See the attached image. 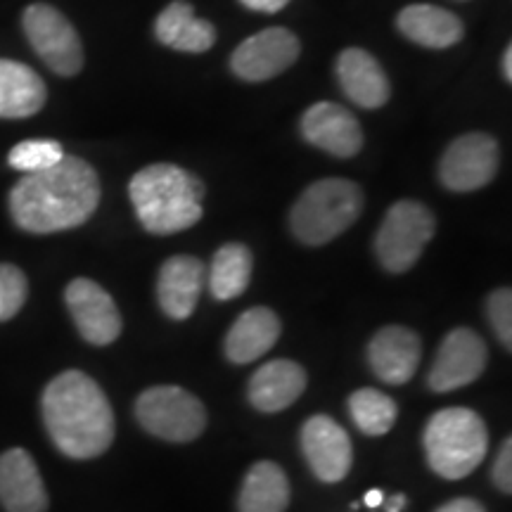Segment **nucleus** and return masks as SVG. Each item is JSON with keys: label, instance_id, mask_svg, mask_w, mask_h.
Segmentation results:
<instances>
[{"label": "nucleus", "instance_id": "4468645a", "mask_svg": "<svg viewBox=\"0 0 512 512\" xmlns=\"http://www.w3.org/2000/svg\"><path fill=\"white\" fill-rule=\"evenodd\" d=\"M302 136L332 157H356L363 147V128L347 107L337 102H316L302 117Z\"/></svg>", "mask_w": 512, "mask_h": 512}, {"label": "nucleus", "instance_id": "cd10ccee", "mask_svg": "<svg viewBox=\"0 0 512 512\" xmlns=\"http://www.w3.org/2000/svg\"><path fill=\"white\" fill-rule=\"evenodd\" d=\"M27 275L12 264H0V323L15 318L27 302Z\"/></svg>", "mask_w": 512, "mask_h": 512}, {"label": "nucleus", "instance_id": "9d476101", "mask_svg": "<svg viewBox=\"0 0 512 512\" xmlns=\"http://www.w3.org/2000/svg\"><path fill=\"white\" fill-rule=\"evenodd\" d=\"M486 368V344L484 339L470 328L451 330L441 342L434 356L427 384L432 392L446 394L467 387L484 373Z\"/></svg>", "mask_w": 512, "mask_h": 512}, {"label": "nucleus", "instance_id": "412c9836", "mask_svg": "<svg viewBox=\"0 0 512 512\" xmlns=\"http://www.w3.org/2000/svg\"><path fill=\"white\" fill-rule=\"evenodd\" d=\"M396 27L408 41L418 43L422 48L444 50L463 41L465 27L458 15L437 5H408L396 17Z\"/></svg>", "mask_w": 512, "mask_h": 512}, {"label": "nucleus", "instance_id": "f03ea898", "mask_svg": "<svg viewBox=\"0 0 512 512\" xmlns=\"http://www.w3.org/2000/svg\"><path fill=\"white\" fill-rule=\"evenodd\" d=\"M43 422L67 458H98L114 441V413L100 384L81 370L57 375L43 392Z\"/></svg>", "mask_w": 512, "mask_h": 512}, {"label": "nucleus", "instance_id": "b1692460", "mask_svg": "<svg viewBox=\"0 0 512 512\" xmlns=\"http://www.w3.org/2000/svg\"><path fill=\"white\" fill-rule=\"evenodd\" d=\"M290 505V482L285 470L271 460L249 467L238 496L240 512H285Z\"/></svg>", "mask_w": 512, "mask_h": 512}, {"label": "nucleus", "instance_id": "bb28decb", "mask_svg": "<svg viewBox=\"0 0 512 512\" xmlns=\"http://www.w3.org/2000/svg\"><path fill=\"white\" fill-rule=\"evenodd\" d=\"M62 157L64 150L57 140H24V143L12 147L8 164L22 174H36V171L55 166Z\"/></svg>", "mask_w": 512, "mask_h": 512}, {"label": "nucleus", "instance_id": "6e6552de", "mask_svg": "<svg viewBox=\"0 0 512 512\" xmlns=\"http://www.w3.org/2000/svg\"><path fill=\"white\" fill-rule=\"evenodd\" d=\"M22 27L36 55L60 76H74L83 67V46L67 17L53 5L34 3L24 10Z\"/></svg>", "mask_w": 512, "mask_h": 512}, {"label": "nucleus", "instance_id": "39448f33", "mask_svg": "<svg viewBox=\"0 0 512 512\" xmlns=\"http://www.w3.org/2000/svg\"><path fill=\"white\" fill-rule=\"evenodd\" d=\"M422 444L427 463L439 477L463 479L484 460L489 434L484 420L470 408H444L427 422Z\"/></svg>", "mask_w": 512, "mask_h": 512}, {"label": "nucleus", "instance_id": "2f4dec72", "mask_svg": "<svg viewBox=\"0 0 512 512\" xmlns=\"http://www.w3.org/2000/svg\"><path fill=\"white\" fill-rule=\"evenodd\" d=\"M242 5L254 12H264V15H275V12H280L285 8L290 0H240Z\"/></svg>", "mask_w": 512, "mask_h": 512}, {"label": "nucleus", "instance_id": "7ed1b4c3", "mask_svg": "<svg viewBox=\"0 0 512 512\" xmlns=\"http://www.w3.org/2000/svg\"><path fill=\"white\" fill-rule=\"evenodd\" d=\"M138 221L152 235H174L202 219L204 185L190 171L174 164L140 169L128 185Z\"/></svg>", "mask_w": 512, "mask_h": 512}, {"label": "nucleus", "instance_id": "aec40b11", "mask_svg": "<svg viewBox=\"0 0 512 512\" xmlns=\"http://www.w3.org/2000/svg\"><path fill=\"white\" fill-rule=\"evenodd\" d=\"M280 337V318L266 306H254L230 325L226 335V356L230 363H252L268 354Z\"/></svg>", "mask_w": 512, "mask_h": 512}, {"label": "nucleus", "instance_id": "a211bd4d", "mask_svg": "<svg viewBox=\"0 0 512 512\" xmlns=\"http://www.w3.org/2000/svg\"><path fill=\"white\" fill-rule=\"evenodd\" d=\"M337 81L344 95L363 110H377L392 95L380 62L361 48H347L337 57Z\"/></svg>", "mask_w": 512, "mask_h": 512}, {"label": "nucleus", "instance_id": "0eeeda50", "mask_svg": "<svg viewBox=\"0 0 512 512\" xmlns=\"http://www.w3.org/2000/svg\"><path fill=\"white\" fill-rule=\"evenodd\" d=\"M136 418L147 432L164 441L185 444L207 427V411L195 394L183 387H150L138 396Z\"/></svg>", "mask_w": 512, "mask_h": 512}, {"label": "nucleus", "instance_id": "4be33fe9", "mask_svg": "<svg viewBox=\"0 0 512 512\" xmlns=\"http://www.w3.org/2000/svg\"><path fill=\"white\" fill-rule=\"evenodd\" d=\"M155 34L159 43H164V46L192 55L207 53L216 41L214 24L197 17L192 5L185 3V0H174L169 8L159 12L155 22Z\"/></svg>", "mask_w": 512, "mask_h": 512}, {"label": "nucleus", "instance_id": "2eb2a0df", "mask_svg": "<svg viewBox=\"0 0 512 512\" xmlns=\"http://www.w3.org/2000/svg\"><path fill=\"white\" fill-rule=\"evenodd\" d=\"M0 505L5 512H46L48 494L36 460L24 448L0 456Z\"/></svg>", "mask_w": 512, "mask_h": 512}, {"label": "nucleus", "instance_id": "423d86ee", "mask_svg": "<svg viewBox=\"0 0 512 512\" xmlns=\"http://www.w3.org/2000/svg\"><path fill=\"white\" fill-rule=\"evenodd\" d=\"M432 211L415 200H401L384 216L375 235V254L389 273H406L434 238Z\"/></svg>", "mask_w": 512, "mask_h": 512}, {"label": "nucleus", "instance_id": "20e7f679", "mask_svg": "<svg viewBox=\"0 0 512 512\" xmlns=\"http://www.w3.org/2000/svg\"><path fill=\"white\" fill-rule=\"evenodd\" d=\"M363 211V190L347 178H325L309 185L294 202L290 226L294 238L309 247L328 245L354 226Z\"/></svg>", "mask_w": 512, "mask_h": 512}, {"label": "nucleus", "instance_id": "c85d7f7f", "mask_svg": "<svg viewBox=\"0 0 512 512\" xmlns=\"http://www.w3.org/2000/svg\"><path fill=\"white\" fill-rule=\"evenodd\" d=\"M486 313L505 349H512V292L508 287L494 290L486 299Z\"/></svg>", "mask_w": 512, "mask_h": 512}, {"label": "nucleus", "instance_id": "7c9ffc66", "mask_svg": "<svg viewBox=\"0 0 512 512\" xmlns=\"http://www.w3.org/2000/svg\"><path fill=\"white\" fill-rule=\"evenodd\" d=\"M437 512H486L484 505L475 498H453L446 505H441Z\"/></svg>", "mask_w": 512, "mask_h": 512}, {"label": "nucleus", "instance_id": "473e14b6", "mask_svg": "<svg viewBox=\"0 0 512 512\" xmlns=\"http://www.w3.org/2000/svg\"><path fill=\"white\" fill-rule=\"evenodd\" d=\"M403 505H406V496L396 494V496L389 498L387 503H384V508H387V512H401Z\"/></svg>", "mask_w": 512, "mask_h": 512}, {"label": "nucleus", "instance_id": "6ab92c4d", "mask_svg": "<svg viewBox=\"0 0 512 512\" xmlns=\"http://www.w3.org/2000/svg\"><path fill=\"white\" fill-rule=\"evenodd\" d=\"M306 370L287 358H275L261 366L249 380V401L261 413H280L290 408L306 389Z\"/></svg>", "mask_w": 512, "mask_h": 512}, {"label": "nucleus", "instance_id": "1a4fd4ad", "mask_svg": "<svg viewBox=\"0 0 512 512\" xmlns=\"http://www.w3.org/2000/svg\"><path fill=\"white\" fill-rule=\"evenodd\" d=\"M501 150L489 133H465L448 145L439 162V178L453 192H475L494 181Z\"/></svg>", "mask_w": 512, "mask_h": 512}, {"label": "nucleus", "instance_id": "c756f323", "mask_svg": "<svg viewBox=\"0 0 512 512\" xmlns=\"http://www.w3.org/2000/svg\"><path fill=\"white\" fill-rule=\"evenodd\" d=\"M510 460H512V439H505L501 451H498L496 463H494V482L503 494H510L512 491V472H510Z\"/></svg>", "mask_w": 512, "mask_h": 512}, {"label": "nucleus", "instance_id": "a878e982", "mask_svg": "<svg viewBox=\"0 0 512 512\" xmlns=\"http://www.w3.org/2000/svg\"><path fill=\"white\" fill-rule=\"evenodd\" d=\"M349 413L363 434L382 437V434H387L394 427L399 408H396L394 399H389L387 394L366 387L349 396Z\"/></svg>", "mask_w": 512, "mask_h": 512}, {"label": "nucleus", "instance_id": "f3484780", "mask_svg": "<svg viewBox=\"0 0 512 512\" xmlns=\"http://www.w3.org/2000/svg\"><path fill=\"white\" fill-rule=\"evenodd\" d=\"M204 285V264L195 256H171L159 268L157 299L162 311L174 320L192 316Z\"/></svg>", "mask_w": 512, "mask_h": 512}, {"label": "nucleus", "instance_id": "72a5a7b5", "mask_svg": "<svg viewBox=\"0 0 512 512\" xmlns=\"http://www.w3.org/2000/svg\"><path fill=\"white\" fill-rule=\"evenodd\" d=\"M503 76H505V81H512V48L508 46L505 48V53H503Z\"/></svg>", "mask_w": 512, "mask_h": 512}, {"label": "nucleus", "instance_id": "dca6fc26", "mask_svg": "<svg viewBox=\"0 0 512 512\" xmlns=\"http://www.w3.org/2000/svg\"><path fill=\"white\" fill-rule=\"evenodd\" d=\"M420 358V337L403 325H387L377 330L368 344L370 368L387 384H406L418 370Z\"/></svg>", "mask_w": 512, "mask_h": 512}, {"label": "nucleus", "instance_id": "f8f14e48", "mask_svg": "<svg viewBox=\"0 0 512 512\" xmlns=\"http://www.w3.org/2000/svg\"><path fill=\"white\" fill-rule=\"evenodd\" d=\"M64 302L72 313L76 330L95 347H107L121 335V316L117 304L105 287L95 280L76 278L64 290Z\"/></svg>", "mask_w": 512, "mask_h": 512}, {"label": "nucleus", "instance_id": "ddd939ff", "mask_svg": "<svg viewBox=\"0 0 512 512\" xmlns=\"http://www.w3.org/2000/svg\"><path fill=\"white\" fill-rule=\"evenodd\" d=\"M302 451L320 482L335 484L349 475L354 451L342 425L328 415H313L302 427Z\"/></svg>", "mask_w": 512, "mask_h": 512}, {"label": "nucleus", "instance_id": "f257e3e1", "mask_svg": "<svg viewBox=\"0 0 512 512\" xmlns=\"http://www.w3.org/2000/svg\"><path fill=\"white\" fill-rule=\"evenodd\" d=\"M100 204V178L88 162L64 155L50 169L24 174L10 192V214L27 233L79 228Z\"/></svg>", "mask_w": 512, "mask_h": 512}, {"label": "nucleus", "instance_id": "f704fd0d", "mask_svg": "<svg viewBox=\"0 0 512 512\" xmlns=\"http://www.w3.org/2000/svg\"><path fill=\"white\" fill-rule=\"evenodd\" d=\"M384 503V494L380 489H373V491H368L366 494V505H370V508H377V505H382Z\"/></svg>", "mask_w": 512, "mask_h": 512}, {"label": "nucleus", "instance_id": "5701e85b", "mask_svg": "<svg viewBox=\"0 0 512 512\" xmlns=\"http://www.w3.org/2000/svg\"><path fill=\"white\" fill-rule=\"evenodd\" d=\"M46 83L34 69L15 60H0V119H27L46 105Z\"/></svg>", "mask_w": 512, "mask_h": 512}, {"label": "nucleus", "instance_id": "9b49d317", "mask_svg": "<svg viewBox=\"0 0 512 512\" xmlns=\"http://www.w3.org/2000/svg\"><path fill=\"white\" fill-rule=\"evenodd\" d=\"M299 57V38L283 27L264 29L242 41L230 67L240 79L259 83L290 69Z\"/></svg>", "mask_w": 512, "mask_h": 512}, {"label": "nucleus", "instance_id": "393cba45", "mask_svg": "<svg viewBox=\"0 0 512 512\" xmlns=\"http://www.w3.org/2000/svg\"><path fill=\"white\" fill-rule=\"evenodd\" d=\"M252 252L240 242L223 245L209 266V290L219 302L238 299L252 280Z\"/></svg>", "mask_w": 512, "mask_h": 512}]
</instances>
